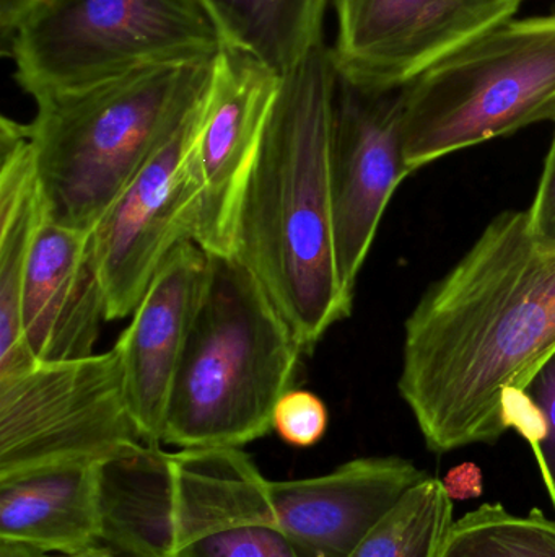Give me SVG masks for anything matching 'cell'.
Here are the masks:
<instances>
[{"mask_svg":"<svg viewBox=\"0 0 555 557\" xmlns=\"http://www.w3.org/2000/svg\"><path fill=\"white\" fill-rule=\"evenodd\" d=\"M554 352L555 248L502 212L407 318L398 389L433 454L495 444L504 393Z\"/></svg>","mask_w":555,"mask_h":557,"instance_id":"6da1fadb","label":"cell"},{"mask_svg":"<svg viewBox=\"0 0 555 557\" xmlns=\"http://www.w3.org/2000/svg\"><path fill=\"white\" fill-rule=\"evenodd\" d=\"M338 69L319 45L283 75L235 228V257L256 276L303 352L349 318L354 295L339 276L329 139Z\"/></svg>","mask_w":555,"mask_h":557,"instance_id":"7a4b0ae2","label":"cell"},{"mask_svg":"<svg viewBox=\"0 0 555 557\" xmlns=\"http://www.w3.org/2000/svg\"><path fill=\"white\" fill-rule=\"evenodd\" d=\"M101 543L130 557H306L241 448L127 445L100 461Z\"/></svg>","mask_w":555,"mask_h":557,"instance_id":"3957f363","label":"cell"},{"mask_svg":"<svg viewBox=\"0 0 555 557\" xmlns=\"http://www.w3.org/2000/svg\"><path fill=\"white\" fill-rule=\"evenodd\" d=\"M215 58L143 67L33 98L46 218L91 232L207 90Z\"/></svg>","mask_w":555,"mask_h":557,"instance_id":"277c9868","label":"cell"},{"mask_svg":"<svg viewBox=\"0 0 555 557\" xmlns=\"http://www.w3.org/2000/svg\"><path fill=\"white\" fill-rule=\"evenodd\" d=\"M305 356L269 295L235 255H209L201 300L166 406L163 444L241 448L273 431Z\"/></svg>","mask_w":555,"mask_h":557,"instance_id":"5b68a950","label":"cell"},{"mask_svg":"<svg viewBox=\"0 0 555 557\" xmlns=\"http://www.w3.org/2000/svg\"><path fill=\"white\" fill-rule=\"evenodd\" d=\"M543 121H555V13L514 16L404 85V160L416 173Z\"/></svg>","mask_w":555,"mask_h":557,"instance_id":"8992f818","label":"cell"},{"mask_svg":"<svg viewBox=\"0 0 555 557\" xmlns=\"http://www.w3.org/2000/svg\"><path fill=\"white\" fill-rule=\"evenodd\" d=\"M220 33L202 0H45L7 54L35 98L153 65L215 58Z\"/></svg>","mask_w":555,"mask_h":557,"instance_id":"52a82bcc","label":"cell"},{"mask_svg":"<svg viewBox=\"0 0 555 557\" xmlns=\"http://www.w3.org/2000/svg\"><path fill=\"white\" fill-rule=\"evenodd\" d=\"M137 442L114 347L0 379V478L101 461Z\"/></svg>","mask_w":555,"mask_h":557,"instance_id":"ba28073f","label":"cell"},{"mask_svg":"<svg viewBox=\"0 0 555 557\" xmlns=\"http://www.w3.org/2000/svg\"><path fill=\"white\" fill-rule=\"evenodd\" d=\"M209 95L211 82L181 126L91 231L108 321L134 313L165 258L182 242H192L195 189L191 150L207 111Z\"/></svg>","mask_w":555,"mask_h":557,"instance_id":"9c48e42d","label":"cell"},{"mask_svg":"<svg viewBox=\"0 0 555 557\" xmlns=\"http://www.w3.org/2000/svg\"><path fill=\"white\" fill-rule=\"evenodd\" d=\"M413 175L403 150V87L371 88L338 74L329 178L339 276L354 295L384 211Z\"/></svg>","mask_w":555,"mask_h":557,"instance_id":"30bf717a","label":"cell"},{"mask_svg":"<svg viewBox=\"0 0 555 557\" xmlns=\"http://www.w3.org/2000/svg\"><path fill=\"white\" fill-rule=\"evenodd\" d=\"M338 74L401 88L450 52L514 18L524 0H332Z\"/></svg>","mask_w":555,"mask_h":557,"instance_id":"8fae6325","label":"cell"},{"mask_svg":"<svg viewBox=\"0 0 555 557\" xmlns=\"http://www.w3.org/2000/svg\"><path fill=\"white\" fill-rule=\"evenodd\" d=\"M282 77L240 49L215 55L211 95L191 150L194 237L209 255H234L244 183L256 159Z\"/></svg>","mask_w":555,"mask_h":557,"instance_id":"7c38bea8","label":"cell"},{"mask_svg":"<svg viewBox=\"0 0 555 557\" xmlns=\"http://www.w3.org/2000/svg\"><path fill=\"white\" fill-rule=\"evenodd\" d=\"M207 253L179 244L163 261L114 349L127 408L143 444H163L166 406L182 349L201 300Z\"/></svg>","mask_w":555,"mask_h":557,"instance_id":"4fadbf2b","label":"cell"},{"mask_svg":"<svg viewBox=\"0 0 555 557\" xmlns=\"http://www.w3.org/2000/svg\"><path fill=\"white\" fill-rule=\"evenodd\" d=\"M427 478L406 458L367 457L323 476L269 480V494L280 527L303 555L349 557Z\"/></svg>","mask_w":555,"mask_h":557,"instance_id":"5bb4252c","label":"cell"},{"mask_svg":"<svg viewBox=\"0 0 555 557\" xmlns=\"http://www.w3.org/2000/svg\"><path fill=\"white\" fill-rule=\"evenodd\" d=\"M108 301L93 232L42 222L22 288V336L36 362L93 354Z\"/></svg>","mask_w":555,"mask_h":557,"instance_id":"9a60e30c","label":"cell"},{"mask_svg":"<svg viewBox=\"0 0 555 557\" xmlns=\"http://www.w3.org/2000/svg\"><path fill=\"white\" fill-rule=\"evenodd\" d=\"M100 461H72L0 478V542L45 555L101 543Z\"/></svg>","mask_w":555,"mask_h":557,"instance_id":"2e32d148","label":"cell"},{"mask_svg":"<svg viewBox=\"0 0 555 557\" xmlns=\"http://www.w3.org/2000/svg\"><path fill=\"white\" fill-rule=\"evenodd\" d=\"M46 219L29 124L0 120V379L36 363L22 336V288Z\"/></svg>","mask_w":555,"mask_h":557,"instance_id":"e0dca14e","label":"cell"},{"mask_svg":"<svg viewBox=\"0 0 555 557\" xmlns=\"http://www.w3.org/2000/svg\"><path fill=\"white\" fill-rule=\"evenodd\" d=\"M332 0H202L224 46L240 49L280 77L319 45Z\"/></svg>","mask_w":555,"mask_h":557,"instance_id":"ac0fdd59","label":"cell"},{"mask_svg":"<svg viewBox=\"0 0 555 557\" xmlns=\"http://www.w3.org/2000/svg\"><path fill=\"white\" fill-rule=\"evenodd\" d=\"M453 523V499L427 478L371 530L349 557H440Z\"/></svg>","mask_w":555,"mask_h":557,"instance_id":"d6986e66","label":"cell"},{"mask_svg":"<svg viewBox=\"0 0 555 557\" xmlns=\"http://www.w3.org/2000/svg\"><path fill=\"white\" fill-rule=\"evenodd\" d=\"M440 557H555V520L482 504L453 523Z\"/></svg>","mask_w":555,"mask_h":557,"instance_id":"ffe728a7","label":"cell"},{"mask_svg":"<svg viewBox=\"0 0 555 557\" xmlns=\"http://www.w3.org/2000/svg\"><path fill=\"white\" fill-rule=\"evenodd\" d=\"M329 412L315 393L292 388L277 401L273 429L286 444L310 448L325 437Z\"/></svg>","mask_w":555,"mask_h":557,"instance_id":"44dd1931","label":"cell"},{"mask_svg":"<svg viewBox=\"0 0 555 557\" xmlns=\"http://www.w3.org/2000/svg\"><path fill=\"white\" fill-rule=\"evenodd\" d=\"M527 392L540 406L546 419L547 435L534 457L555 509V352L538 370L527 386Z\"/></svg>","mask_w":555,"mask_h":557,"instance_id":"7402d4cb","label":"cell"},{"mask_svg":"<svg viewBox=\"0 0 555 557\" xmlns=\"http://www.w3.org/2000/svg\"><path fill=\"white\" fill-rule=\"evenodd\" d=\"M502 421L505 429H515L537 455L547 435L543 411L527 389L510 388L502 398Z\"/></svg>","mask_w":555,"mask_h":557,"instance_id":"603a6c76","label":"cell"},{"mask_svg":"<svg viewBox=\"0 0 555 557\" xmlns=\"http://www.w3.org/2000/svg\"><path fill=\"white\" fill-rule=\"evenodd\" d=\"M527 212L534 240L555 248V143L551 144L533 205Z\"/></svg>","mask_w":555,"mask_h":557,"instance_id":"cb8c5ba5","label":"cell"},{"mask_svg":"<svg viewBox=\"0 0 555 557\" xmlns=\"http://www.w3.org/2000/svg\"><path fill=\"white\" fill-rule=\"evenodd\" d=\"M482 481V471L478 465L463 463L450 470L442 484L453 500H468L481 496L484 490Z\"/></svg>","mask_w":555,"mask_h":557,"instance_id":"d4e9b609","label":"cell"},{"mask_svg":"<svg viewBox=\"0 0 555 557\" xmlns=\"http://www.w3.org/2000/svg\"><path fill=\"white\" fill-rule=\"evenodd\" d=\"M42 2L45 0H0V38L3 54H7L16 29Z\"/></svg>","mask_w":555,"mask_h":557,"instance_id":"484cf974","label":"cell"},{"mask_svg":"<svg viewBox=\"0 0 555 557\" xmlns=\"http://www.w3.org/2000/svg\"><path fill=\"white\" fill-rule=\"evenodd\" d=\"M41 557H130L123 555V553L116 552L111 546L104 545V543H98V545L90 546V548L84 549V552L75 553V555H45Z\"/></svg>","mask_w":555,"mask_h":557,"instance_id":"4316f807","label":"cell"},{"mask_svg":"<svg viewBox=\"0 0 555 557\" xmlns=\"http://www.w3.org/2000/svg\"><path fill=\"white\" fill-rule=\"evenodd\" d=\"M42 553L18 543L0 542V557H41Z\"/></svg>","mask_w":555,"mask_h":557,"instance_id":"83f0119b","label":"cell"},{"mask_svg":"<svg viewBox=\"0 0 555 557\" xmlns=\"http://www.w3.org/2000/svg\"><path fill=\"white\" fill-rule=\"evenodd\" d=\"M554 123H555V121H554ZM553 143H555V134H554V139H553Z\"/></svg>","mask_w":555,"mask_h":557,"instance_id":"f1b7e54d","label":"cell"}]
</instances>
